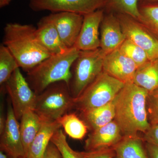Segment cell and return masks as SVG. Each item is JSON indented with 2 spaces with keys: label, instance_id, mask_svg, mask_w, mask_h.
Wrapping results in <instances>:
<instances>
[{
  "label": "cell",
  "instance_id": "1",
  "mask_svg": "<svg viewBox=\"0 0 158 158\" xmlns=\"http://www.w3.org/2000/svg\"><path fill=\"white\" fill-rule=\"evenodd\" d=\"M148 92L133 82L125 84L114 98V120L123 135L137 136L145 133L151 125L148 120L147 100Z\"/></svg>",
  "mask_w": 158,
  "mask_h": 158
},
{
  "label": "cell",
  "instance_id": "2",
  "mask_svg": "<svg viewBox=\"0 0 158 158\" xmlns=\"http://www.w3.org/2000/svg\"><path fill=\"white\" fill-rule=\"evenodd\" d=\"M4 44L27 73L52 56L39 42L36 27L32 25L8 23L4 29Z\"/></svg>",
  "mask_w": 158,
  "mask_h": 158
},
{
  "label": "cell",
  "instance_id": "3",
  "mask_svg": "<svg viewBox=\"0 0 158 158\" xmlns=\"http://www.w3.org/2000/svg\"><path fill=\"white\" fill-rule=\"evenodd\" d=\"M80 52L74 47L68 48L52 55L28 72L26 78L36 95L56 82L65 81L69 85L72 65Z\"/></svg>",
  "mask_w": 158,
  "mask_h": 158
},
{
  "label": "cell",
  "instance_id": "4",
  "mask_svg": "<svg viewBox=\"0 0 158 158\" xmlns=\"http://www.w3.org/2000/svg\"><path fill=\"white\" fill-rule=\"evenodd\" d=\"M74 98L65 81L56 82L37 96L34 111L43 121H56L73 109Z\"/></svg>",
  "mask_w": 158,
  "mask_h": 158
},
{
  "label": "cell",
  "instance_id": "5",
  "mask_svg": "<svg viewBox=\"0 0 158 158\" xmlns=\"http://www.w3.org/2000/svg\"><path fill=\"white\" fill-rule=\"evenodd\" d=\"M106 55L100 48L80 51L78 56L72 65L71 76L68 85L73 98L80 96L102 72Z\"/></svg>",
  "mask_w": 158,
  "mask_h": 158
},
{
  "label": "cell",
  "instance_id": "6",
  "mask_svg": "<svg viewBox=\"0 0 158 158\" xmlns=\"http://www.w3.org/2000/svg\"><path fill=\"white\" fill-rule=\"evenodd\" d=\"M124 85L102 71L80 96L74 98L73 109L83 112L104 106L115 98Z\"/></svg>",
  "mask_w": 158,
  "mask_h": 158
},
{
  "label": "cell",
  "instance_id": "7",
  "mask_svg": "<svg viewBox=\"0 0 158 158\" xmlns=\"http://www.w3.org/2000/svg\"><path fill=\"white\" fill-rule=\"evenodd\" d=\"M19 68L15 71L5 84L18 120L27 110H34L37 96Z\"/></svg>",
  "mask_w": 158,
  "mask_h": 158
},
{
  "label": "cell",
  "instance_id": "8",
  "mask_svg": "<svg viewBox=\"0 0 158 158\" xmlns=\"http://www.w3.org/2000/svg\"><path fill=\"white\" fill-rule=\"evenodd\" d=\"M107 0H30L33 11L69 12L85 15L105 9Z\"/></svg>",
  "mask_w": 158,
  "mask_h": 158
},
{
  "label": "cell",
  "instance_id": "9",
  "mask_svg": "<svg viewBox=\"0 0 158 158\" xmlns=\"http://www.w3.org/2000/svg\"><path fill=\"white\" fill-rule=\"evenodd\" d=\"M116 14L127 39H129L145 51L149 60L158 59V38L138 20L127 15Z\"/></svg>",
  "mask_w": 158,
  "mask_h": 158
},
{
  "label": "cell",
  "instance_id": "10",
  "mask_svg": "<svg viewBox=\"0 0 158 158\" xmlns=\"http://www.w3.org/2000/svg\"><path fill=\"white\" fill-rule=\"evenodd\" d=\"M0 147L1 151L6 152L11 158L25 157L19 124L10 100L8 102L6 126L1 134Z\"/></svg>",
  "mask_w": 158,
  "mask_h": 158
},
{
  "label": "cell",
  "instance_id": "11",
  "mask_svg": "<svg viewBox=\"0 0 158 158\" xmlns=\"http://www.w3.org/2000/svg\"><path fill=\"white\" fill-rule=\"evenodd\" d=\"M104 15V10L101 9L84 15L81 28L74 47L80 51L100 48L99 29Z\"/></svg>",
  "mask_w": 158,
  "mask_h": 158
},
{
  "label": "cell",
  "instance_id": "12",
  "mask_svg": "<svg viewBox=\"0 0 158 158\" xmlns=\"http://www.w3.org/2000/svg\"><path fill=\"white\" fill-rule=\"evenodd\" d=\"M47 16L56 27L65 46L68 48L73 47L81 31L84 15L73 12H58Z\"/></svg>",
  "mask_w": 158,
  "mask_h": 158
},
{
  "label": "cell",
  "instance_id": "13",
  "mask_svg": "<svg viewBox=\"0 0 158 158\" xmlns=\"http://www.w3.org/2000/svg\"><path fill=\"white\" fill-rule=\"evenodd\" d=\"M137 68L135 63L118 48L106 54L104 59L103 71L125 84L133 82Z\"/></svg>",
  "mask_w": 158,
  "mask_h": 158
},
{
  "label": "cell",
  "instance_id": "14",
  "mask_svg": "<svg viewBox=\"0 0 158 158\" xmlns=\"http://www.w3.org/2000/svg\"><path fill=\"white\" fill-rule=\"evenodd\" d=\"M100 31V48L106 54L119 48L127 39L119 20L114 12L104 15Z\"/></svg>",
  "mask_w": 158,
  "mask_h": 158
},
{
  "label": "cell",
  "instance_id": "15",
  "mask_svg": "<svg viewBox=\"0 0 158 158\" xmlns=\"http://www.w3.org/2000/svg\"><path fill=\"white\" fill-rule=\"evenodd\" d=\"M123 135L115 120L91 131L85 141L87 151L113 148L121 140Z\"/></svg>",
  "mask_w": 158,
  "mask_h": 158
},
{
  "label": "cell",
  "instance_id": "16",
  "mask_svg": "<svg viewBox=\"0 0 158 158\" xmlns=\"http://www.w3.org/2000/svg\"><path fill=\"white\" fill-rule=\"evenodd\" d=\"M36 35L39 42L52 55L63 52L68 49L62 42L56 27L47 16L37 24Z\"/></svg>",
  "mask_w": 158,
  "mask_h": 158
},
{
  "label": "cell",
  "instance_id": "17",
  "mask_svg": "<svg viewBox=\"0 0 158 158\" xmlns=\"http://www.w3.org/2000/svg\"><path fill=\"white\" fill-rule=\"evenodd\" d=\"M61 127V124L58 120L53 122L42 121L40 129L24 158H43L52 137Z\"/></svg>",
  "mask_w": 158,
  "mask_h": 158
},
{
  "label": "cell",
  "instance_id": "18",
  "mask_svg": "<svg viewBox=\"0 0 158 158\" xmlns=\"http://www.w3.org/2000/svg\"><path fill=\"white\" fill-rule=\"evenodd\" d=\"M115 106L114 99L109 103L85 112L81 117L91 131L104 126L114 120Z\"/></svg>",
  "mask_w": 158,
  "mask_h": 158
},
{
  "label": "cell",
  "instance_id": "19",
  "mask_svg": "<svg viewBox=\"0 0 158 158\" xmlns=\"http://www.w3.org/2000/svg\"><path fill=\"white\" fill-rule=\"evenodd\" d=\"M142 138L137 136H124L113 147L114 158H149Z\"/></svg>",
  "mask_w": 158,
  "mask_h": 158
},
{
  "label": "cell",
  "instance_id": "20",
  "mask_svg": "<svg viewBox=\"0 0 158 158\" xmlns=\"http://www.w3.org/2000/svg\"><path fill=\"white\" fill-rule=\"evenodd\" d=\"M20 120V131L25 157L40 129L42 120L33 110L26 111Z\"/></svg>",
  "mask_w": 158,
  "mask_h": 158
},
{
  "label": "cell",
  "instance_id": "21",
  "mask_svg": "<svg viewBox=\"0 0 158 158\" xmlns=\"http://www.w3.org/2000/svg\"><path fill=\"white\" fill-rule=\"evenodd\" d=\"M133 83L151 92L158 88V59L148 60L138 67Z\"/></svg>",
  "mask_w": 158,
  "mask_h": 158
},
{
  "label": "cell",
  "instance_id": "22",
  "mask_svg": "<svg viewBox=\"0 0 158 158\" xmlns=\"http://www.w3.org/2000/svg\"><path fill=\"white\" fill-rule=\"evenodd\" d=\"M57 120L65 133L73 139L82 140L88 133L87 125L76 113H66Z\"/></svg>",
  "mask_w": 158,
  "mask_h": 158
},
{
  "label": "cell",
  "instance_id": "23",
  "mask_svg": "<svg viewBox=\"0 0 158 158\" xmlns=\"http://www.w3.org/2000/svg\"><path fill=\"white\" fill-rule=\"evenodd\" d=\"M141 24L158 39V2H139Z\"/></svg>",
  "mask_w": 158,
  "mask_h": 158
},
{
  "label": "cell",
  "instance_id": "24",
  "mask_svg": "<svg viewBox=\"0 0 158 158\" xmlns=\"http://www.w3.org/2000/svg\"><path fill=\"white\" fill-rule=\"evenodd\" d=\"M19 65L9 49L4 44L0 45V84H6Z\"/></svg>",
  "mask_w": 158,
  "mask_h": 158
},
{
  "label": "cell",
  "instance_id": "25",
  "mask_svg": "<svg viewBox=\"0 0 158 158\" xmlns=\"http://www.w3.org/2000/svg\"><path fill=\"white\" fill-rule=\"evenodd\" d=\"M139 2L140 0H107L105 8L109 12L127 15L138 20L140 18Z\"/></svg>",
  "mask_w": 158,
  "mask_h": 158
},
{
  "label": "cell",
  "instance_id": "26",
  "mask_svg": "<svg viewBox=\"0 0 158 158\" xmlns=\"http://www.w3.org/2000/svg\"><path fill=\"white\" fill-rule=\"evenodd\" d=\"M118 49L123 53L131 59L138 67L149 60L145 51L129 39H126Z\"/></svg>",
  "mask_w": 158,
  "mask_h": 158
},
{
  "label": "cell",
  "instance_id": "27",
  "mask_svg": "<svg viewBox=\"0 0 158 158\" xmlns=\"http://www.w3.org/2000/svg\"><path fill=\"white\" fill-rule=\"evenodd\" d=\"M51 142L56 145L61 154L62 158H78L66 140L62 130H57L51 139Z\"/></svg>",
  "mask_w": 158,
  "mask_h": 158
},
{
  "label": "cell",
  "instance_id": "28",
  "mask_svg": "<svg viewBox=\"0 0 158 158\" xmlns=\"http://www.w3.org/2000/svg\"><path fill=\"white\" fill-rule=\"evenodd\" d=\"M147 109L150 124H158V88L148 92Z\"/></svg>",
  "mask_w": 158,
  "mask_h": 158
},
{
  "label": "cell",
  "instance_id": "29",
  "mask_svg": "<svg viewBox=\"0 0 158 158\" xmlns=\"http://www.w3.org/2000/svg\"><path fill=\"white\" fill-rule=\"evenodd\" d=\"M75 153L78 158H114L115 152L113 148H102L89 151L77 152Z\"/></svg>",
  "mask_w": 158,
  "mask_h": 158
},
{
  "label": "cell",
  "instance_id": "30",
  "mask_svg": "<svg viewBox=\"0 0 158 158\" xmlns=\"http://www.w3.org/2000/svg\"><path fill=\"white\" fill-rule=\"evenodd\" d=\"M142 139L145 142L153 143L158 146V124L151 125L149 129L144 133Z\"/></svg>",
  "mask_w": 158,
  "mask_h": 158
},
{
  "label": "cell",
  "instance_id": "31",
  "mask_svg": "<svg viewBox=\"0 0 158 158\" xmlns=\"http://www.w3.org/2000/svg\"><path fill=\"white\" fill-rule=\"evenodd\" d=\"M43 158H62L61 154L56 145L50 142L47 148Z\"/></svg>",
  "mask_w": 158,
  "mask_h": 158
},
{
  "label": "cell",
  "instance_id": "32",
  "mask_svg": "<svg viewBox=\"0 0 158 158\" xmlns=\"http://www.w3.org/2000/svg\"><path fill=\"white\" fill-rule=\"evenodd\" d=\"M145 148L149 158H158V146L153 143L145 142Z\"/></svg>",
  "mask_w": 158,
  "mask_h": 158
},
{
  "label": "cell",
  "instance_id": "33",
  "mask_svg": "<svg viewBox=\"0 0 158 158\" xmlns=\"http://www.w3.org/2000/svg\"><path fill=\"white\" fill-rule=\"evenodd\" d=\"M11 0H0V7L3 8L8 6L11 2Z\"/></svg>",
  "mask_w": 158,
  "mask_h": 158
},
{
  "label": "cell",
  "instance_id": "34",
  "mask_svg": "<svg viewBox=\"0 0 158 158\" xmlns=\"http://www.w3.org/2000/svg\"><path fill=\"white\" fill-rule=\"evenodd\" d=\"M139 2H158V0H140Z\"/></svg>",
  "mask_w": 158,
  "mask_h": 158
},
{
  "label": "cell",
  "instance_id": "35",
  "mask_svg": "<svg viewBox=\"0 0 158 158\" xmlns=\"http://www.w3.org/2000/svg\"><path fill=\"white\" fill-rule=\"evenodd\" d=\"M0 158H8L6 154L4 153L3 151L0 152Z\"/></svg>",
  "mask_w": 158,
  "mask_h": 158
},
{
  "label": "cell",
  "instance_id": "36",
  "mask_svg": "<svg viewBox=\"0 0 158 158\" xmlns=\"http://www.w3.org/2000/svg\"></svg>",
  "mask_w": 158,
  "mask_h": 158
}]
</instances>
